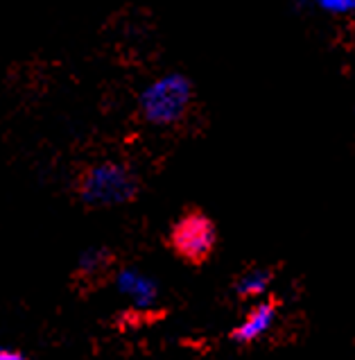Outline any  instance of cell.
Wrapping results in <instances>:
<instances>
[{"instance_id": "1", "label": "cell", "mask_w": 355, "mask_h": 360, "mask_svg": "<svg viewBox=\"0 0 355 360\" xmlns=\"http://www.w3.org/2000/svg\"><path fill=\"white\" fill-rule=\"evenodd\" d=\"M195 102V86L184 73H166L140 91L138 111L154 127H172L181 122Z\"/></svg>"}, {"instance_id": "4", "label": "cell", "mask_w": 355, "mask_h": 360, "mask_svg": "<svg viewBox=\"0 0 355 360\" xmlns=\"http://www.w3.org/2000/svg\"><path fill=\"white\" fill-rule=\"evenodd\" d=\"M116 290L129 300L138 311H149L159 304V283L156 279L138 267H123L116 272Z\"/></svg>"}, {"instance_id": "3", "label": "cell", "mask_w": 355, "mask_h": 360, "mask_svg": "<svg viewBox=\"0 0 355 360\" xmlns=\"http://www.w3.org/2000/svg\"><path fill=\"white\" fill-rule=\"evenodd\" d=\"M170 247L190 265L206 263L217 247V227L204 211H186L170 229Z\"/></svg>"}, {"instance_id": "8", "label": "cell", "mask_w": 355, "mask_h": 360, "mask_svg": "<svg viewBox=\"0 0 355 360\" xmlns=\"http://www.w3.org/2000/svg\"><path fill=\"white\" fill-rule=\"evenodd\" d=\"M0 360H27V356L18 349H9V347H0Z\"/></svg>"}, {"instance_id": "2", "label": "cell", "mask_w": 355, "mask_h": 360, "mask_svg": "<svg viewBox=\"0 0 355 360\" xmlns=\"http://www.w3.org/2000/svg\"><path fill=\"white\" fill-rule=\"evenodd\" d=\"M138 177L123 161H98L79 177V200L91 209H114L131 202Z\"/></svg>"}, {"instance_id": "7", "label": "cell", "mask_w": 355, "mask_h": 360, "mask_svg": "<svg viewBox=\"0 0 355 360\" xmlns=\"http://www.w3.org/2000/svg\"><path fill=\"white\" fill-rule=\"evenodd\" d=\"M111 263V254L105 247H88L82 254H79L77 261V272L84 279H95V276L102 274Z\"/></svg>"}, {"instance_id": "9", "label": "cell", "mask_w": 355, "mask_h": 360, "mask_svg": "<svg viewBox=\"0 0 355 360\" xmlns=\"http://www.w3.org/2000/svg\"><path fill=\"white\" fill-rule=\"evenodd\" d=\"M323 9H328V12H353L355 9V3H321Z\"/></svg>"}, {"instance_id": "5", "label": "cell", "mask_w": 355, "mask_h": 360, "mask_svg": "<svg viewBox=\"0 0 355 360\" xmlns=\"http://www.w3.org/2000/svg\"><path fill=\"white\" fill-rule=\"evenodd\" d=\"M276 315H279L276 297L258 302L245 317H242V322L231 331V340L236 345H251L260 340V338L274 326V322H276Z\"/></svg>"}, {"instance_id": "6", "label": "cell", "mask_w": 355, "mask_h": 360, "mask_svg": "<svg viewBox=\"0 0 355 360\" xmlns=\"http://www.w3.org/2000/svg\"><path fill=\"white\" fill-rule=\"evenodd\" d=\"M274 279V270L272 267H249V270L242 272L236 283H233V290L240 297V300H256V297L265 295L267 288L272 285Z\"/></svg>"}]
</instances>
